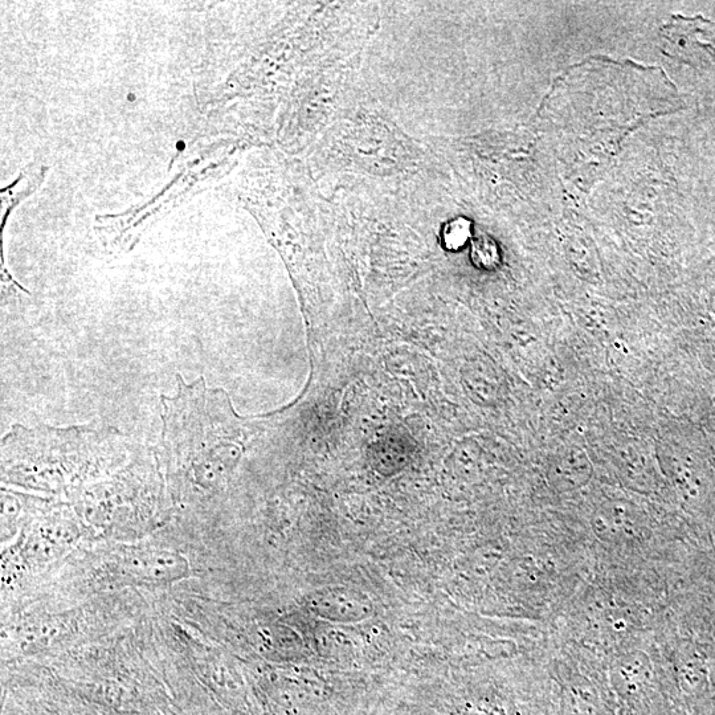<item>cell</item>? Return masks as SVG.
<instances>
[{
    "label": "cell",
    "mask_w": 715,
    "mask_h": 715,
    "mask_svg": "<svg viewBox=\"0 0 715 715\" xmlns=\"http://www.w3.org/2000/svg\"><path fill=\"white\" fill-rule=\"evenodd\" d=\"M177 394L162 398V444L186 456V476L195 486L214 488L223 476V433L231 408L224 392L204 379L187 384L178 377Z\"/></svg>",
    "instance_id": "1"
},
{
    "label": "cell",
    "mask_w": 715,
    "mask_h": 715,
    "mask_svg": "<svg viewBox=\"0 0 715 715\" xmlns=\"http://www.w3.org/2000/svg\"><path fill=\"white\" fill-rule=\"evenodd\" d=\"M469 238H471V228H469V224L465 220H456V222L449 224L444 235L445 245L449 249H453V251L464 247Z\"/></svg>",
    "instance_id": "6"
},
{
    "label": "cell",
    "mask_w": 715,
    "mask_h": 715,
    "mask_svg": "<svg viewBox=\"0 0 715 715\" xmlns=\"http://www.w3.org/2000/svg\"><path fill=\"white\" fill-rule=\"evenodd\" d=\"M592 527L603 541L628 545L647 538V514L627 500L602 502L592 517Z\"/></svg>",
    "instance_id": "2"
},
{
    "label": "cell",
    "mask_w": 715,
    "mask_h": 715,
    "mask_svg": "<svg viewBox=\"0 0 715 715\" xmlns=\"http://www.w3.org/2000/svg\"><path fill=\"white\" fill-rule=\"evenodd\" d=\"M143 571L151 579H169L170 576H177V570L185 567L177 561L175 555H153L151 558L143 559Z\"/></svg>",
    "instance_id": "4"
},
{
    "label": "cell",
    "mask_w": 715,
    "mask_h": 715,
    "mask_svg": "<svg viewBox=\"0 0 715 715\" xmlns=\"http://www.w3.org/2000/svg\"><path fill=\"white\" fill-rule=\"evenodd\" d=\"M592 464L580 448H569L559 453L549 468V478L559 492L582 488L592 476Z\"/></svg>",
    "instance_id": "3"
},
{
    "label": "cell",
    "mask_w": 715,
    "mask_h": 715,
    "mask_svg": "<svg viewBox=\"0 0 715 715\" xmlns=\"http://www.w3.org/2000/svg\"><path fill=\"white\" fill-rule=\"evenodd\" d=\"M472 259L475 260L478 267L486 269L496 267L500 261L496 244L489 239H478L473 245Z\"/></svg>",
    "instance_id": "5"
}]
</instances>
